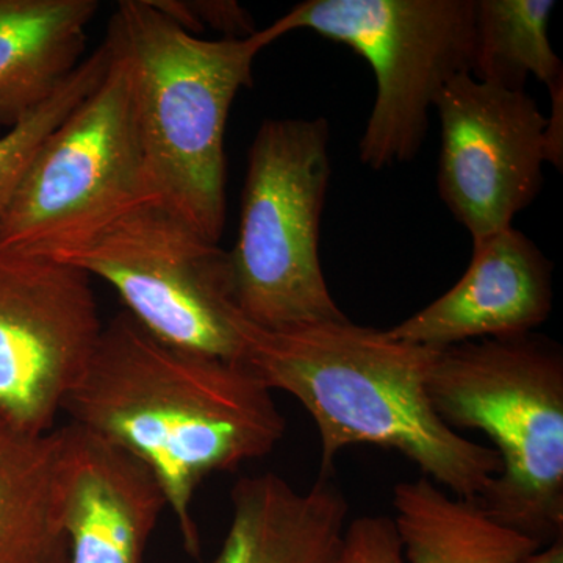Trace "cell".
<instances>
[{"label": "cell", "instance_id": "cell-21", "mask_svg": "<svg viewBox=\"0 0 563 563\" xmlns=\"http://www.w3.org/2000/svg\"><path fill=\"white\" fill-rule=\"evenodd\" d=\"M520 563H563V537L547 547L539 548Z\"/></svg>", "mask_w": 563, "mask_h": 563}, {"label": "cell", "instance_id": "cell-8", "mask_svg": "<svg viewBox=\"0 0 563 563\" xmlns=\"http://www.w3.org/2000/svg\"><path fill=\"white\" fill-rule=\"evenodd\" d=\"M101 84L41 144L0 218V250L49 255L154 201L117 36Z\"/></svg>", "mask_w": 563, "mask_h": 563}, {"label": "cell", "instance_id": "cell-14", "mask_svg": "<svg viewBox=\"0 0 563 563\" xmlns=\"http://www.w3.org/2000/svg\"><path fill=\"white\" fill-rule=\"evenodd\" d=\"M95 0H0V125L13 128L80 65Z\"/></svg>", "mask_w": 563, "mask_h": 563}, {"label": "cell", "instance_id": "cell-18", "mask_svg": "<svg viewBox=\"0 0 563 563\" xmlns=\"http://www.w3.org/2000/svg\"><path fill=\"white\" fill-rule=\"evenodd\" d=\"M111 58L113 44L106 36L101 46L87 60L80 62L46 101L0 139V218L41 144L101 84Z\"/></svg>", "mask_w": 563, "mask_h": 563}, {"label": "cell", "instance_id": "cell-11", "mask_svg": "<svg viewBox=\"0 0 563 563\" xmlns=\"http://www.w3.org/2000/svg\"><path fill=\"white\" fill-rule=\"evenodd\" d=\"M54 498L69 563H144L165 495L143 463L69 422L55 431Z\"/></svg>", "mask_w": 563, "mask_h": 563}, {"label": "cell", "instance_id": "cell-12", "mask_svg": "<svg viewBox=\"0 0 563 563\" xmlns=\"http://www.w3.org/2000/svg\"><path fill=\"white\" fill-rule=\"evenodd\" d=\"M553 309V265L514 228L473 243L462 279L424 309L388 329L401 342L443 350L526 335Z\"/></svg>", "mask_w": 563, "mask_h": 563}, {"label": "cell", "instance_id": "cell-17", "mask_svg": "<svg viewBox=\"0 0 563 563\" xmlns=\"http://www.w3.org/2000/svg\"><path fill=\"white\" fill-rule=\"evenodd\" d=\"M554 9L553 0H476L474 79L525 90L533 76L561 90L563 66L548 36Z\"/></svg>", "mask_w": 563, "mask_h": 563}, {"label": "cell", "instance_id": "cell-10", "mask_svg": "<svg viewBox=\"0 0 563 563\" xmlns=\"http://www.w3.org/2000/svg\"><path fill=\"white\" fill-rule=\"evenodd\" d=\"M433 109L442 125L440 198L473 243L512 228L543 187L548 118L539 103L462 74Z\"/></svg>", "mask_w": 563, "mask_h": 563}, {"label": "cell", "instance_id": "cell-19", "mask_svg": "<svg viewBox=\"0 0 563 563\" xmlns=\"http://www.w3.org/2000/svg\"><path fill=\"white\" fill-rule=\"evenodd\" d=\"M155 9L190 35L206 29L221 32L222 40L250 38L258 31L250 11L235 0H151Z\"/></svg>", "mask_w": 563, "mask_h": 563}, {"label": "cell", "instance_id": "cell-5", "mask_svg": "<svg viewBox=\"0 0 563 563\" xmlns=\"http://www.w3.org/2000/svg\"><path fill=\"white\" fill-rule=\"evenodd\" d=\"M331 176L324 118L266 120L255 133L229 261L236 303L257 328L285 331L347 320L320 258Z\"/></svg>", "mask_w": 563, "mask_h": 563}, {"label": "cell", "instance_id": "cell-4", "mask_svg": "<svg viewBox=\"0 0 563 563\" xmlns=\"http://www.w3.org/2000/svg\"><path fill=\"white\" fill-rule=\"evenodd\" d=\"M433 410L451 429L490 437L501 473L477 499L540 548L563 537V357L542 336L476 340L437 352Z\"/></svg>", "mask_w": 563, "mask_h": 563}, {"label": "cell", "instance_id": "cell-16", "mask_svg": "<svg viewBox=\"0 0 563 563\" xmlns=\"http://www.w3.org/2000/svg\"><path fill=\"white\" fill-rule=\"evenodd\" d=\"M55 431L0 424V563H69L54 498Z\"/></svg>", "mask_w": 563, "mask_h": 563}, {"label": "cell", "instance_id": "cell-6", "mask_svg": "<svg viewBox=\"0 0 563 563\" xmlns=\"http://www.w3.org/2000/svg\"><path fill=\"white\" fill-rule=\"evenodd\" d=\"M474 29L476 0H307L261 32L269 46L312 31L368 62L377 90L358 157L380 172L417 157L437 99L472 74Z\"/></svg>", "mask_w": 563, "mask_h": 563}, {"label": "cell", "instance_id": "cell-9", "mask_svg": "<svg viewBox=\"0 0 563 563\" xmlns=\"http://www.w3.org/2000/svg\"><path fill=\"white\" fill-rule=\"evenodd\" d=\"M102 329L87 273L0 250V424L32 437L54 431Z\"/></svg>", "mask_w": 563, "mask_h": 563}, {"label": "cell", "instance_id": "cell-3", "mask_svg": "<svg viewBox=\"0 0 563 563\" xmlns=\"http://www.w3.org/2000/svg\"><path fill=\"white\" fill-rule=\"evenodd\" d=\"M109 29L131 73L152 199L220 243L225 125L268 44L261 31L244 40L199 38L151 0H122Z\"/></svg>", "mask_w": 563, "mask_h": 563}, {"label": "cell", "instance_id": "cell-7", "mask_svg": "<svg viewBox=\"0 0 563 563\" xmlns=\"http://www.w3.org/2000/svg\"><path fill=\"white\" fill-rule=\"evenodd\" d=\"M46 257L107 282L162 343L242 363L250 321L236 303L229 252L161 202L140 203Z\"/></svg>", "mask_w": 563, "mask_h": 563}, {"label": "cell", "instance_id": "cell-20", "mask_svg": "<svg viewBox=\"0 0 563 563\" xmlns=\"http://www.w3.org/2000/svg\"><path fill=\"white\" fill-rule=\"evenodd\" d=\"M339 563H406L393 518L365 515L350 521Z\"/></svg>", "mask_w": 563, "mask_h": 563}, {"label": "cell", "instance_id": "cell-15", "mask_svg": "<svg viewBox=\"0 0 563 563\" xmlns=\"http://www.w3.org/2000/svg\"><path fill=\"white\" fill-rule=\"evenodd\" d=\"M393 507L406 563H520L540 548L426 476L396 484Z\"/></svg>", "mask_w": 563, "mask_h": 563}, {"label": "cell", "instance_id": "cell-2", "mask_svg": "<svg viewBox=\"0 0 563 563\" xmlns=\"http://www.w3.org/2000/svg\"><path fill=\"white\" fill-rule=\"evenodd\" d=\"M439 350L343 321L285 331L247 324L243 365L302 404L318 429L321 476L354 444L398 451L451 495L477 499L501 473L495 448L472 442L433 410L426 380Z\"/></svg>", "mask_w": 563, "mask_h": 563}, {"label": "cell", "instance_id": "cell-1", "mask_svg": "<svg viewBox=\"0 0 563 563\" xmlns=\"http://www.w3.org/2000/svg\"><path fill=\"white\" fill-rule=\"evenodd\" d=\"M63 410L146 466L192 558L202 481L272 453L285 435L272 390L246 366L162 343L128 313L103 325Z\"/></svg>", "mask_w": 563, "mask_h": 563}, {"label": "cell", "instance_id": "cell-13", "mask_svg": "<svg viewBox=\"0 0 563 563\" xmlns=\"http://www.w3.org/2000/svg\"><path fill=\"white\" fill-rule=\"evenodd\" d=\"M213 563H339L350 504L333 476L298 490L276 473L242 477Z\"/></svg>", "mask_w": 563, "mask_h": 563}]
</instances>
